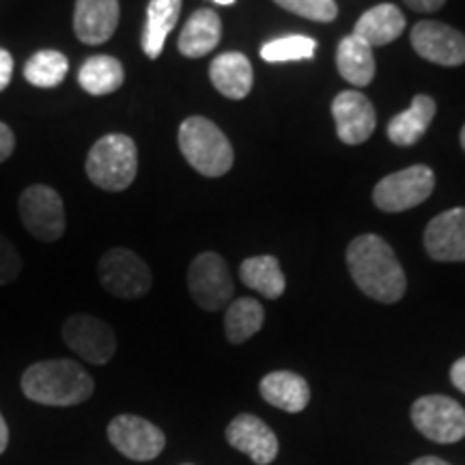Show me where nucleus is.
I'll return each instance as SVG.
<instances>
[{"instance_id":"obj_33","label":"nucleus","mask_w":465,"mask_h":465,"mask_svg":"<svg viewBox=\"0 0 465 465\" xmlns=\"http://www.w3.org/2000/svg\"><path fill=\"white\" fill-rule=\"evenodd\" d=\"M410 9L414 11H420V14H433V11H438L444 7L446 0H403Z\"/></svg>"},{"instance_id":"obj_34","label":"nucleus","mask_w":465,"mask_h":465,"mask_svg":"<svg viewBox=\"0 0 465 465\" xmlns=\"http://www.w3.org/2000/svg\"><path fill=\"white\" fill-rule=\"evenodd\" d=\"M450 381L465 394V356L459 358L450 369Z\"/></svg>"},{"instance_id":"obj_19","label":"nucleus","mask_w":465,"mask_h":465,"mask_svg":"<svg viewBox=\"0 0 465 465\" xmlns=\"http://www.w3.org/2000/svg\"><path fill=\"white\" fill-rule=\"evenodd\" d=\"M223 39V20L216 11L199 9L185 22L179 35V52L188 58L207 56Z\"/></svg>"},{"instance_id":"obj_26","label":"nucleus","mask_w":465,"mask_h":465,"mask_svg":"<svg viewBox=\"0 0 465 465\" xmlns=\"http://www.w3.org/2000/svg\"><path fill=\"white\" fill-rule=\"evenodd\" d=\"M265 311L254 298H240L231 302L224 315V332L232 345H242L263 328Z\"/></svg>"},{"instance_id":"obj_2","label":"nucleus","mask_w":465,"mask_h":465,"mask_svg":"<svg viewBox=\"0 0 465 465\" xmlns=\"http://www.w3.org/2000/svg\"><path fill=\"white\" fill-rule=\"evenodd\" d=\"M93 377L74 360H44L28 366L22 375V392L35 403L72 407L91 399Z\"/></svg>"},{"instance_id":"obj_16","label":"nucleus","mask_w":465,"mask_h":465,"mask_svg":"<svg viewBox=\"0 0 465 465\" xmlns=\"http://www.w3.org/2000/svg\"><path fill=\"white\" fill-rule=\"evenodd\" d=\"M119 0H75V37L86 45L106 44L119 26Z\"/></svg>"},{"instance_id":"obj_3","label":"nucleus","mask_w":465,"mask_h":465,"mask_svg":"<svg viewBox=\"0 0 465 465\" xmlns=\"http://www.w3.org/2000/svg\"><path fill=\"white\" fill-rule=\"evenodd\" d=\"M179 149L188 164L205 177H223L235 160L229 138L205 116H188L183 121L179 127Z\"/></svg>"},{"instance_id":"obj_1","label":"nucleus","mask_w":465,"mask_h":465,"mask_svg":"<svg viewBox=\"0 0 465 465\" xmlns=\"http://www.w3.org/2000/svg\"><path fill=\"white\" fill-rule=\"evenodd\" d=\"M347 265L353 282L366 298L394 304L405 295L407 278L391 243L366 232L349 243Z\"/></svg>"},{"instance_id":"obj_32","label":"nucleus","mask_w":465,"mask_h":465,"mask_svg":"<svg viewBox=\"0 0 465 465\" xmlns=\"http://www.w3.org/2000/svg\"><path fill=\"white\" fill-rule=\"evenodd\" d=\"M14 75V56L7 50L0 48V93L7 89Z\"/></svg>"},{"instance_id":"obj_12","label":"nucleus","mask_w":465,"mask_h":465,"mask_svg":"<svg viewBox=\"0 0 465 465\" xmlns=\"http://www.w3.org/2000/svg\"><path fill=\"white\" fill-rule=\"evenodd\" d=\"M411 48L424 61L441 67H459L465 63V35L441 22H418L411 28Z\"/></svg>"},{"instance_id":"obj_18","label":"nucleus","mask_w":465,"mask_h":465,"mask_svg":"<svg viewBox=\"0 0 465 465\" xmlns=\"http://www.w3.org/2000/svg\"><path fill=\"white\" fill-rule=\"evenodd\" d=\"M209 78L216 86L218 93H223L229 100H243L252 91V65L248 56L242 52H224L216 56L209 65Z\"/></svg>"},{"instance_id":"obj_31","label":"nucleus","mask_w":465,"mask_h":465,"mask_svg":"<svg viewBox=\"0 0 465 465\" xmlns=\"http://www.w3.org/2000/svg\"><path fill=\"white\" fill-rule=\"evenodd\" d=\"M15 149V134L11 132V127L7 124L0 121V164L7 162L11 155H14Z\"/></svg>"},{"instance_id":"obj_38","label":"nucleus","mask_w":465,"mask_h":465,"mask_svg":"<svg viewBox=\"0 0 465 465\" xmlns=\"http://www.w3.org/2000/svg\"><path fill=\"white\" fill-rule=\"evenodd\" d=\"M461 147L465 151V125H463V130H461Z\"/></svg>"},{"instance_id":"obj_20","label":"nucleus","mask_w":465,"mask_h":465,"mask_svg":"<svg viewBox=\"0 0 465 465\" xmlns=\"http://www.w3.org/2000/svg\"><path fill=\"white\" fill-rule=\"evenodd\" d=\"M435 113H438V106H435L433 97L416 95L411 100V106L388 124V138L399 147H411L427 134Z\"/></svg>"},{"instance_id":"obj_30","label":"nucleus","mask_w":465,"mask_h":465,"mask_svg":"<svg viewBox=\"0 0 465 465\" xmlns=\"http://www.w3.org/2000/svg\"><path fill=\"white\" fill-rule=\"evenodd\" d=\"M22 274V257L17 248L0 232V284H9Z\"/></svg>"},{"instance_id":"obj_9","label":"nucleus","mask_w":465,"mask_h":465,"mask_svg":"<svg viewBox=\"0 0 465 465\" xmlns=\"http://www.w3.org/2000/svg\"><path fill=\"white\" fill-rule=\"evenodd\" d=\"M188 289L203 311H220L232 298V278L218 252H201L190 263Z\"/></svg>"},{"instance_id":"obj_17","label":"nucleus","mask_w":465,"mask_h":465,"mask_svg":"<svg viewBox=\"0 0 465 465\" xmlns=\"http://www.w3.org/2000/svg\"><path fill=\"white\" fill-rule=\"evenodd\" d=\"M259 392L263 401L278 410L298 414L311 403V386L304 377L291 371H274L267 373L259 383Z\"/></svg>"},{"instance_id":"obj_11","label":"nucleus","mask_w":465,"mask_h":465,"mask_svg":"<svg viewBox=\"0 0 465 465\" xmlns=\"http://www.w3.org/2000/svg\"><path fill=\"white\" fill-rule=\"evenodd\" d=\"M63 341L91 364H108L116 353V334L110 323L93 315H74L63 323Z\"/></svg>"},{"instance_id":"obj_5","label":"nucleus","mask_w":465,"mask_h":465,"mask_svg":"<svg viewBox=\"0 0 465 465\" xmlns=\"http://www.w3.org/2000/svg\"><path fill=\"white\" fill-rule=\"evenodd\" d=\"M17 207L22 223L35 240L52 243L65 235V205L61 194L50 185L35 183L26 188L17 201Z\"/></svg>"},{"instance_id":"obj_22","label":"nucleus","mask_w":465,"mask_h":465,"mask_svg":"<svg viewBox=\"0 0 465 465\" xmlns=\"http://www.w3.org/2000/svg\"><path fill=\"white\" fill-rule=\"evenodd\" d=\"M336 67L349 84L369 86L375 78L373 48L356 35H349L336 50Z\"/></svg>"},{"instance_id":"obj_10","label":"nucleus","mask_w":465,"mask_h":465,"mask_svg":"<svg viewBox=\"0 0 465 465\" xmlns=\"http://www.w3.org/2000/svg\"><path fill=\"white\" fill-rule=\"evenodd\" d=\"M108 440L121 455L132 461H153L166 446V435L147 418L121 414L108 424Z\"/></svg>"},{"instance_id":"obj_24","label":"nucleus","mask_w":465,"mask_h":465,"mask_svg":"<svg viewBox=\"0 0 465 465\" xmlns=\"http://www.w3.org/2000/svg\"><path fill=\"white\" fill-rule=\"evenodd\" d=\"M125 72L114 56L97 54L86 58L78 72V83L93 97H104L124 86Z\"/></svg>"},{"instance_id":"obj_35","label":"nucleus","mask_w":465,"mask_h":465,"mask_svg":"<svg viewBox=\"0 0 465 465\" xmlns=\"http://www.w3.org/2000/svg\"><path fill=\"white\" fill-rule=\"evenodd\" d=\"M7 446H9V429H7V422H5L3 414H0V455L7 450Z\"/></svg>"},{"instance_id":"obj_37","label":"nucleus","mask_w":465,"mask_h":465,"mask_svg":"<svg viewBox=\"0 0 465 465\" xmlns=\"http://www.w3.org/2000/svg\"><path fill=\"white\" fill-rule=\"evenodd\" d=\"M213 3H218V5H232V3H235V0H213Z\"/></svg>"},{"instance_id":"obj_28","label":"nucleus","mask_w":465,"mask_h":465,"mask_svg":"<svg viewBox=\"0 0 465 465\" xmlns=\"http://www.w3.org/2000/svg\"><path fill=\"white\" fill-rule=\"evenodd\" d=\"M317 42L304 35H287V37L272 39L261 48V58L267 63H287V61H308L315 56Z\"/></svg>"},{"instance_id":"obj_39","label":"nucleus","mask_w":465,"mask_h":465,"mask_svg":"<svg viewBox=\"0 0 465 465\" xmlns=\"http://www.w3.org/2000/svg\"><path fill=\"white\" fill-rule=\"evenodd\" d=\"M188 465H190V463H188Z\"/></svg>"},{"instance_id":"obj_7","label":"nucleus","mask_w":465,"mask_h":465,"mask_svg":"<svg viewBox=\"0 0 465 465\" xmlns=\"http://www.w3.org/2000/svg\"><path fill=\"white\" fill-rule=\"evenodd\" d=\"M411 422L424 438L438 444H455L465 438V410L444 394H427L411 405Z\"/></svg>"},{"instance_id":"obj_21","label":"nucleus","mask_w":465,"mask_h":465,"mask_svg":"<svg viewBox=\"0 0 465 465\" xmlns=\"http://www.w3.org/2000/svg\"><path fill=\"white\" fill-rule=\"evenodd\" d=\"M405 31V15L401 14L394 5H377L369 9L358 20L353 35L362 39L373 48V45H388L399 39Z\"/></svg>"},{"instance_id":"obj_14","label":"nucleus","mask_w":465,"mask_h":465,"mask_svg":"<svg viewBox=\"0 0 465 465\" xmlns=\"http://www.w3.org/2000/svg\"><path fill=\"white\" fill-rule=\"evenodd\" d=\"M429 257L441 263L465 261V207H455L435 216L424 231Z\"/></svg>"},{"instance_id":"obj_8","label":"nucleus","mask_w":465,"mask_h":465,"mask_svg":"<svg viewBox=\"0 0 465 465\" xmlns=\"http://www.w3.org/2000/svg\"><path fill=\"white\" fill-rule=\"evenodd\" d=\"M435 174L429 166H410L383 177L373 190V201L381 212L399 213L418 207L431 196Z\"/></svg>"},{"instance_id":"obj_29","label":"nucleus","mask_w":465,"mask_h":465,"mask_svg":"<svg viewBox=\"0 0 465 465\" xmlns=\"http://www.w3.org/2000/svg\"><path fill=\"white\" fill-rule=\"evenodd\" d=\"M278 7L312 22H332L339 15L334 0H274Z\"/></svg>"},{"instance_id":"obj_23","label":"nucleus","mask_w":465,"mask_h":465,"mask_svg":"<svg viewBox=\"0 0 465 465\" xmlns=\"http://www.w3.org/2000/svg\"><path fill=\"white\" fill-rule=\"evenodd\" d=\"M182 14V0H149L147 22L143 33V52L155 61L164 50L166 37Z\"/></svg>"},{"instance_id":"obj_25","label":"nucleus","mask_w":465,"mask_h":465,"mask_svg":"<svg viewBox=\"0 0 465 465\" xmlns=\"http://www.w3.org/2000/svg\"><path fill=\"white\" fill-rule=\"evenodd\" d=\"M242 282L267 300H278L287 289V281L281 270L276 257L261 254V257H250L240 265Z\"/></svg>"},{"instance_id":"obj_6","label":"nucleus","mask_w":465,"mask_h":465,"mask_svg":"<svg viewBox=\"0 0 465 465\" xmlns=\"http://www.w3.org/2000/svg\"><path fill=\"white\" fill-rule=\"evenodd\" d=\"M102 287L119 300H136L147 295L153 284L149 265L127 248H113L97 265Z\"/></svg>"},{"instance_id":"obj_27","label":"nucleus","mask_w":465,"mask_h":465,"mask_svg":"<svg viewBox=\"0 0 465 465\" xmlns=\"http://www.w3.org/2000/svg\"><path fill=\"white\" fill-rule=\"evenodd\" d=\"M69 72V61L58 50H39L28 58L25 65L26 83L39 89H54L65 80Z\"/></svg>"},{"instance_id":"obj_15","label":"nucleus","mask_w":465,"mask_h":465,"mask_svg":"<svg viewBox=\"0 0 465 465\" xmlns=\"http://www.w3.org/2000/svg\"><path fill=\"white\" fill-rule=\"evenodd\" d=\"M224 435L232 449L243 452L257 465H270L278 457V450H281L276 433L261 418L252 414L237 416L226 427Z\"/></svg>"},{"instance_id":"obj_36","label":"nucleus","mask_w":465,"mask_h":465,"mask_svg":"<svg viewBox=\"0 0 465 465\" xmlns=\"http://www.w3.org/2000/svg\"><path fill=\"white\" fill-rule=\"evenodd\" d=\"M411 465H450V463L444 461V459H440V457H420V459H416Z\"/></svg>"},{"instance_id":"obj_13","label":"nucleus","mask_w":465,"mask_h":465,"mask_svg":"<svg viewBox=\"0 0 465 465\" xmlns=\"http://www.w3.org/2000/svg\"><path fill=\"white\" fill-rule=\"evenodd\" d=\"M332 114L336 134L345 144H362L373 136L377 125V114L362 93L342 91L334 97Z\"/></svg>"},{"instance_id":"obj_4","label":"nucleus","mask_w":465,"mask_h":465,"mask_svg":"<svg viewBox=\"0 0 465 465\" xmlns=\"http://www.w3.org/2000/svg\"><path fill=\"white\" fill-rule=\"evenodd\" d=\"M86 177L106 192H124L138 174L136 143L125 134H106L86 155Z\"/></svg>"}]
</instances>
